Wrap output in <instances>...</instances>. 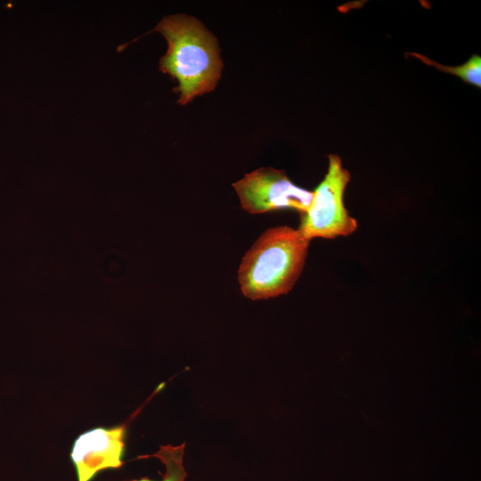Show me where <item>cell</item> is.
I'll list each match as a JSON object with an SVG mask.
<instances>
[{
    "instance_id": "6da1fadb",
    "label": "cell",
    "mask_w": 481,
    "mask_h": 481,
    "mask_svg": "<svg viewBox=\"0 0 481 481\" xmlns=\"http://www.w3.org/2000/svg\"><path fill=\"white\" fill-rule=\"evenodd\" d=\"M154 31L167 42L159 69L178 82L174 88L180 94L177 102L185 105L194 97L211 92L223 67L213 34L195 18L183 14L164 18Z\"/></svg>"
},
{
    "instance_id": "7a4b0ae2",
    "label": "cell",
    "mask_w": 481,
    "mask_h": 481,
    "mask_svg": "<svg viewBox=\"0 0 481 481\" xmlns=\"http://www.w3.org/2000/svg\"><path fill=\"white\" fill-rule=\"evenodd\" d=\"M310 240L298 229L272 227L243 256L238 281L243 296L261 300L287 294L299 278Z\"/></svg>"
},
{
    "instance_id": "3957f363",
    "label": "cell",
    "mask_w": 481,
    "mask_h": 481,
    "mask_svg": "<svg viewBox=\"0 0 481 481\" xmlns=\"http://www.w3.org/2000/svg\"><path fill=\"white\" fill-rule=\"evenodd\" d=\"M349 180L350 174L342 167L340 158L329 155L327 174L313 191L308 210L300 215L298 231L306 239L348 236L357 229V221L349 216L343 201Z\"/></svg>"
},
{
    "instance_id": "277c9868",
    "label": "cell",
    "mask_w": 481,
    "mask_h": 481,
    "mask_svg": "<svg viewBox=\"0 0 481 481\" xmlns=\"http://www.w3.org/2000/svg\"><path fill=\"white\" fill-rule=\"evenodd\" d=\"M241 208L249 214H263L281 208L306 213L314 192L295 185L284 170L259 167L232 183Z\"/></svg>"
},
{
    "instance_id": "5b68a950",
    "label": "cell",
    "mask_w": 481,
    "mask_h": 481,
    "mask_svg": "<svg viewBox=\"0 0 481 481\" xmlns=\"http://www.w3.org/2000/svg\"><path fill=\"white\" fill-rule=\"evenodd\" d=\"M126 422L96 427L80 434L73 442L70 460L77 481H92L100 472L122 468L126 452Z\"/></svg>"
},
{
    "instance_id": "8992f818",
    "label": "cell",
    "mask_w": 481,
    "mask_h": 481,
    "mask_svg": "<svg viewBox=\"0 0 481 481\" xmlns=\"http://www.w3.org/2000/svg\"><path fill=\"white\" fill-rule=\"evenodd\" d=\"M185 443L180 445L173 446L171 444L160 445L159 451L152 455L138 456L136 459H143L149 457L158 458L166 468V473L159 481H185L187 473L183 467V454ZM126 481H156L151 480L148 477H141L140 479H132Z\"/></svg>"
},
{
    "instance_id": "52a82bcc",
    "label": "cell",
    "mask_w": 481,
    "mask_h": 481,
    "mask_svg": "<svg viewBox=\"0 0 481 481\" xmlns=\"http://www.w3.org/2000/svg\"><path fill=\"white\" fill-rule=\"evenodd\" d=\"M412 55L443 72L455 75L478 88L481 86V57L477 54L472 55L464 64L456 67L442 65L420 54L412 53Z\"/></svg>"
}]
</instances>
